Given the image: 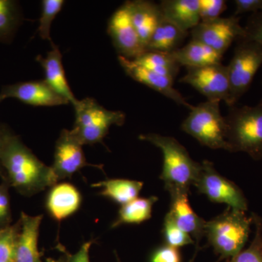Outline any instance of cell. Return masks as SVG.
<instances>
[{
	"label": "cell",
	"instance_id": "f546056e",
	"mask_svg": "<svg viewBox=\"0 0 262 262\" xmlns=\"http://www.w3.org/2000/svg\"><path fill=\"white\" fill-rule=\"evenodd\" d=\"M163 234L165 244L171 247L179 248L194 244L192 237L181 229L168 213L164 219Z\"/></svg>",
	"mask_w": 262,
	"mask_h": 262
},
{
	"label": "cell",
	"instance_id": "603a6c76",
	"mask_svg": "<svg viewBox=\"0 0 262 262\" xmlns=\"http://www.w3.org/2000/svg\"><path fill=\"white\" fill-rule=\"evenodd\" d=\"M143 186V182L124 179H106L92 184L93 187L101 189L100 195L121 206L139 198Z\"/></svg>",
	"mask_w": 262,
	"mask_h": 262
},
{
	"label": "cell",
	"instance_id": "9c48e42d",
	"mask_svg": "<svg viewBox=\"0 0 262 262\" xmlns=\"http://www.w3.org/2000/svg\"><path fill=\"white\" fill-rule=\"evenodd\" d=\"M187 73L179 82L189 84L207 98V101H224L228 106L230 96L228 70L227 66L219 63L186 68Z\"/></svg>",
	"mask_w": 262,
	"mask_h": 262
},
{
	"label": "cell",
	"instance_id": "cb8c5ba5",
	"mask_svg": "<svg viewBox=\"0 0 262 262\" xmlns=\"http://www.w3.org/2000/svg\"><path fill=\"white\" fill-rule=\"evenodd\" d=\"M158 201L156 196L137 198L123 205L118 212L111 228L115 229L124 225H140L151 219L153 206Z\"/></svg>",
	"mask_w": 262,
	"mask_h": 262
},
{
	"label": "cell",
	"instance_id": "e0dca14e",
	"mask_svg": "<svg viewBox=\"0 0 262 262\" xmlns=\"http://www.w3.org/2000/svg\"><path fill=\"white\" fill-rule=\"evenodd\" d=\"M82 195L70 183H57L51 187L46 198V209L53 220L61 222L80 209Z\"/></svg>",
	"mask_w": 262,
	"mask_h": 262
},
{
	"label": "cell",
	"instance_id": "30bf717a",
	"mask_svg": "<svg viewBox=\"0 0 262 262\" xmlns=\"http://www.w3.org/2000/svg\"><path fill=\"white\" fill-rule=\"evenodd\" d=\"M192 40L198 41L225 54L231 45L244 37L241 18L232 15L227 18L201 22L190 31Z\"/></svg>",
	"mask_w": 262,
	"mask_h": 262
},
{
	"label": "cell",
	"instance_id": "1f68e13d",
	"mask_svg": "<svg viewBox=\"0 0 262 262\" xmlns=\"http://www.w3.org/2000/svg\"><path fill=\"white\" fill-rule=\"evenodd\" d=\"M10 187L6 181L0 184V228L10 225L12 221Z\"/></svg>",
	"mask_w": 262,
	"mask_h": 262
},
{
	"label": "cell",
	"instance_id": "484cf974",
	"mask_svg": "<svg viewBox=\"0 0 262 262\" xmlns=\"http://www.w3.org/2000/svg\"><path fill=\"white\" fill-rule=\"evenodd\" d=\"M22 21L18 3L0 0V42H10Z\"/></svg>",
	"mask_w": 262,
	"mask_h": 262
},
{
	"label": "cell",
	"instance_id": "4fadbf2b",
	"mask_svg": "<svg viewBox=\"0 0 262 262\" xmlns=\"http://www.w3.org/2000/svg\"><path fill=\"white\" fill-rule=\"evenodd\" d=\"M0 97L16 98L26 104L54 106L68 104L69 101L48 85L45 80L20 82L3 86Z\"/></svg>",
	"mask_w": 262,
	"mask_h": 262
},
{
	"label": "cell",
	"instance_id": "4dcf8cb0",
	"mask_svg": "<svg viewBox=\"0 0 262 262\" xmlns=\"http://www.w3.org/2000/svg\"><path fill=\"white\" fill-rule=\"evenodd\" d=\"M201 22H208L221 18L227 10L225 0H199Z\"/></svg>",
	"mask_w": 262,
	"mask_h": 262
},
{
	"label": "cell",
	"instance_id": "44dd1931",
	"mask_svg": "<svg viewBox=\"0 0 262 262\" xmlns=\"http://www.w3.org/2000/svg\"><path fill=\"white\" fill-rule=\"evenodd\" d=\"M181 67L198 68L222 63L224 55L209 46L191 39L185 46L171 53Z\"/></svg>",
	"mask_w": 262,
	"mask_h": 262
},
{
	"label": "cell",
	"instance_id": "e575fe53",
	"mask_svg": "<svg viewBox=\"0 0 262 262\" xmlns=\"http://www.w3.org/2000/svg\"><path fill=\"white\" fill-rule=\"evenodd\" d=\"M234 16H239L244 13H258L262 11V0H234Z\"/></svg>",
	"mask_w": 262,
	"mask_h": 262
},
{
	"label": "cell",
	"instance_id": "3957f363",
	"mask_svg": "<svg viewBox=\"0 0 262 262\" xmlns=\"http://www.w3.org/2000/svg\"><path fill=\"white\" fill-rule=\"evenodd\" d=\"M229 152L246 153L262 160V99L253 106H229L225 116Z\"/></svg>",
	"mask_w": 262,
	"mask_h": 262
},
{
	"label": "cell",
	"instance_id": "74e56055",
	"mask_svg": "<svg viewBox=\"0 0 262 262\" xmlns=\"http://www.w3.org/2000/svg\"><path fill=\"white\" fill-rule=\"evenodd\" d=\"M48 262H63L61 260L48 259Z\"/></svg>",
	"mask_w": 262,
	"mask_h": 262
},
{
	"label": "cell",
	"instance_id": "ffe728a7",
	"mask_svg": "<svg viewBox=\"0 0 262 262\" xmlns=\"http://www.w3.org/2000/svg\"><path fill=\"white\" fill-rule=\"evenodd\" d=\"M159 4L164 18L184 32L201 23L199 0H163Z\"/></svg>",
	"mask_w": 262,
	"mask_h": 262
},
{
	"label": "cell",
	"instance_id": "60d3db41",
	"mask_svg": "<svg viewBox=\"0 0 262 262\" xmlns=\"http://www.w3.org/2000/svg\"><path fill=\"white\" fill-rule=\"evenodd\" d=\"M261 85H262V80H261Z\"/></svg>",
	"mask_w": 262,
	"mask_h": 262
},
{
	"label": "cell",
	"instance_id": "f1b7e54d",
	"mask_svg": "<svg viewBox=\"0 0 262 262\" xmlns=\"http://www.w3.org/2000/svg\"><path fill=\"white\" fill-rule=\"evenodd\" d=\"M64 1L63 0H43L42 2V15L39 18L38 32L39 37L53 44L51 37V28L53 20L60 13Z\"/></svg>",
	"mask_w": 262,
	"mask_h": 262
},
{
	"label": "cell",
	"instance_id": "f35d334b",
	"mask_svg": "<svg viewBox=\"0 0 262 262\" xmlns=\"http://www.w3.org/2000/svg\"><path fill=\"white\" fill-rule=\"evenodd\" d=\"M3 100H4V99H3V98L0 97V103H1V102H2V101H3Z\"/></svg>",
	"mask_w": 262,
	"mask_h": 262
},
{
	"label": "cell",
	"instance_id": "8992f818",
	"mask_svg": "<svg viewBox=\"0 0 262 262\" xmlns=\"http://www.w3.org/2000/svg\"><path fill=\"white\" fill-rule=\"evenodd\" d=\"M74 108L75 121L71 131L82 145L102 143L111 126H122L125 121V113L106 110L94 98L78 100Z\"/></svg>",
	"mask_w": 262,
	"mask_h": 262
},
{
	"label": "cell",
	"instance_id": "8fae6325",
	"mask_svg": "<svg viewBox=\"0 0 262 262\" xmlns=\"http://www.w3.org/2000/svg\"><path fill=\"white\" fill-rule=\"evenodd\" d=\"M107 31L118 56L135 60L146 51L131 21L126 3L117 8L112 15Z\"/></svg>",
	"mask_w": 262,
	"mask_h": 262
},
{
	"label": "cell",
	"instance_id": "8d00e7d4",
	"mask_svg": "<svg viewBox=\"0 0 262 262\" xmlns=\"http://www.w3.org/2000/svg\"><path fill=\"white\" fill-rule=\"evenodd\" d=\"M9 127L6 125H0V177L3 181L5 180V176L4 170H3V164H2V157H3V149H4L5 139H6L7 134Z\"/></svg>",
	"mask_w": 262,
	"mask_h": 262
},
{
	"label": "cell",
	"instance_id": "6da1fadb",
	"mask_svg": "<svg viewBox=\"0 0 262 262\" xmlns=\"http://www.w3.org/2000/svg\"><path fill=\"white\" fill-rule=\"evenodd\" d=\"M2 164L4 181L21 195L31 196L59 182L51 166H48L8 130L3 149Z\"/></svg>",
	"mask_w": 262,
	"mask_h": 262
},
{
	"label": "cell",
	"instance_id": "52a82bcc",
	"mask_svg": "<svg viewBox=\"0 0 262 262\" xmlns=\"http://www.w3.org/2000/svg\"><path fill=\"white\" fill-rule=\"evenodd\" d=\"M261 66V45L245 38L237 39L233 56L227 66L230 84L228 107L237 104L248 92Z\"/></svg>",
	"mask_w": 262,
	"mask_h": 262
},
{
	"label": "cell",
	"instance_id": "9a60e30c",
	"mask_svg": "<svg viewBox=\"0 0 262 262\" xmlns=\"http://www.w3.org/2000/svg\"><path fill=\"white\" fill-rule=\"evenodd\" d=\"M168 193L170 198L168 214L181 229L194 237L196 244H199L204 237L206 221L193 210L188 198L189 193L177 191Z\"/></svg>",
	"mask_w": 262,
	"mask_h": 262
},
{
	"label": "cell",
	"instance_id": "ac0fdd59",
	"mask_svg": "<svg viewBox=\"0 0 262 262\" xmlns=\"http://www.w3.org/2000/svg\"><path fill=\"white\" fill-rule=\"evenodd\" d=\"M43 215L20 213V231L16 247V262H42L38 250V238Z\"/></svg>",
	"mask_w": 262,
	"mask_h": 262
},
{
	"label": "cell",
	"instance_id": "836d02e7",
	"mask_svg": "<svg viewBox=\"0 0 262 262\" xmlns=\"http://www.w3.org/2000/svg\"><path fill=\"white\" fill-rule=\"evenodd\" d=\"M151 262H182V255L179 248L165 244L153 252Z\"/></svg>",
	"mask_w": 262,
	"mask_h": 262
},
{
	"label": "cell",
	"instance_id": "277c9868",
	"mask_svg": "<svg viewBox=\"0 0 262 262\" xmlns=\"http://www.w3.org/2000/svg\"><path fill=\"white\" fill-rule=\"evenodd\" d=\"M252 225L251 215L228 207L222 214L206 221L204 237L221 258L229 259L244 249Z\"/></svg>",
	"mask_w": 262,
	"mask_h": 262
},
{
	"label": "cell",
	"instance_id": "7c38bea8",
	"mask_svg": "<svg viewBox=\"0 0 262 262\" xmlns=\"http://www.w3.org/2000/svg\"><path fill=\"white\" fill-rule=\"evenodd\" d=\"M82 144L72 131L63 130L56 141L54 161L52 168L58 181L72 178L74 174L86 166H96L88 163Z\"/></svg>",
	"mask_w": 262,
	"mask_h": 262
},
{
	"label": "cell",
	"instance_id": "ba28073f",
	"mask_svg": "<svg viewBox=\"0 0 262 262\" xmlns=\"http://www.w3.org/2000/svg\"><path fill=\"white\" fill-rule=\"evenodd\" d=\"M198 192L204 194L213 203H223L232 209L246 212L247 198L235 183L221 175L213 163L205 160L194 184Z\"/></svg>",
	"mask_w": 262,
	"mask_h": 262
},
{
	"label": "cell",
	"instance_id": "d590c367",
	"mask_svg": "<svg viewBox=\"0 0 262 262\" xmlns=\"http://www.w3.org/2000/svg\"><path fill=\"white\" fill-rule=\"evenodd\" d=\"M92 244L93 241L84 243L75 254L70 256L69 262H91L89 252Z\"/></svg>",
	"mask_w": 262,
	"mask_h": 262
},
{
	"label": "cell",
	"instance_id": "ab89813d",
	"mask_svg": "<svg viewBox=\"0 0 262 262\" xmlns=\"http://www.w3.org/2000/svg\"><path fill=\"white\" fill-rule=\"evenodd\" d=\"M117 261H118V262H120V260H119V259H118V260H117Z\"/></svg>",
	"mask_w": 262,
	"mask_h": 262
},
{
	"label": "cell",
	"instance_id": "83f0119b",
	"mask_svg": "<svg viewBox=\"0 0 262 262\" xmlns=\"http://www.w3.org/2000/svg\"><path fill=\"white\" fill-rule=\"evenodd\" d=\"M20 223L0 228V262H16Z\"/></svg>",
	"mask_w": 262,
	"mask_h": 262
},
{
	"label": "cell",
	"instance_id": "5bb4252c",
	"mask_svg": "<svg viewBox=\"0 0 262 262\" xmlns=\"http://www.w3.org/2000/svg\"><path fill=\"white\" fill-rule=\"evenodd\" d=\"M118 61L125 73L133 80L148 86L150 89L172 100L179 106L189 108H192L184 96L173 87V80L155 73L137 64L133 60L127 59L124 57L118 56Z\"/></svg>",
	"mask_w": 262,
	"mask_h": 262
},
{
	"label": "cell",
	"instance_id": "4316f807",
	"mask_svg": "<svg viewBox=\"0 0 262 262\" xmlns=\"http://www.w3.org/2000/svg\"><path fill=\"white\" fill-rule=\"evenodd\" d=\"M254 235L251 244L227 262H262V218L256 213H251Z\"/></svg>",
	"mask_w": 262,
	"mask_h": 262
},
{
	"label": "cell",
	"instance_id": "5b68a950",
	"mask_svg": "<svg viewBox=\"0 0 262 262\" xmlns=\"http://www.w3.org/2000/svg\"><path fill=\"white\" fill-rule=\"evenodd\" d=\"M220 102L207 101L193 106L181 129L195 139L201 145L212 149L230 151L227 141L225 116L220 111Z\"/></svg>",
	"mask_w": 262,
	"mask_h": 262
},
{
	"label": "cell",
	"instance_id": "d4e9b609",
	"mask_svg": "<svg viewBox=\"0 0 262 262\" xmlns=\"http://www.w3.org/2000/svg\"><path fill=\"white\" fill-rule=\"evenodd\" d=\"M133 61L155 73L165 76L173 81L178 75L181 67L171 53L161 52L146 51Z\"/></svg>",
	"mask_w": 262,
	"mask_h": 262
},
{
	"label": "cell",
	"instance_id": "d6986e66",
	"mask_svg": "<svg viewBox=\"0 0 262 262\" xmlns=\"http://www.w3.org/2000/svg\"><path fill=\"white\" fill-rule=\"evenodd\" d=\"M37 61L42 66L45 73V81L57 94L75 105L78 100L70 89L66 77L64 69L62 64V55L58 46L52 45V50L48 52L47 56L37 57Z\"/></svg>",
	"mask_w": 262,
	"mask_h": 262
},
{
	"label": "cell",
	"instance_id": "2e32d148",
	"mask_svg": "<svg viewBox=\"0 0 262 262\" xmlns=\"http://www.w3.org/2000/svg\"><path fill=\"white\" fill-rule=\"evenodd\" d=\"M125 3L133 25L146 48L155 29L165 18L160 4L147 0H134Z\"/></svg>",
	"mask_w": 262,
	"mask_h": 262
},
{
	"label": "cell",
	"instance_id": "7a4b0ae2",
	"mask_svg": "<svg viewBox=\"0 0 262 262\" xmlns=\"http://www.w3.org/2000/svg\"><path fill=\"white\" fill-rule=\"evenodd\" d=\"M139 139L162 151L163 163L160 178L166 191L189 193L198 178L201 163L192 160L187 149L171 136L149 133L141 134Z\"/></svg>",
	"mask_w": 262,
	"mask_h": 262
},
{
	"label": "cell",
	"instance_id": "d6a6232c",
	"mask_svg": "<svg viewBox=\"0 0 262 262\" xmlns=\"http://www.w3.org/2000/svg\"><path fill=\"white\" fill-rule=\"evenodd\" d=\"M244 28L245 39L255 41L262 46V11L249 15Z\"/></svg>",
	"mask_w": 262,
	"mask_h": 262
},
{
	"label": "cell",
	"instance_id": "7402d4cb",
	"mask_svg": "<svg viewBox=\"0 0 262 262\" xmlns=\"http://www.w3.org/2000/svg\"><path fill=\"white\" fill-rule=\"evenodd\" d=\"M189 32H184L164 18L146 45V51L172 53L182 47Z\"/></svg>",
	"mask_w": 262,
	"mask_h": 262
}]
</instances>
